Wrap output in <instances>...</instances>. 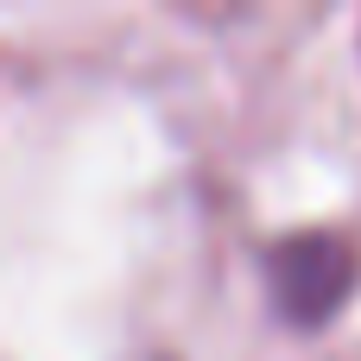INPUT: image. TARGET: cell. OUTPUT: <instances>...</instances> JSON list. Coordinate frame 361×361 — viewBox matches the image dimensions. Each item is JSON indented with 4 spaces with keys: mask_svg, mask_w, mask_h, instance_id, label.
Returning a JSON list of instances; mask_svg holds the SVG:
<instances>
[{
    "mask_svg": "<svg viewBox=\"0 0 361 361\" xmlns=\"http://www.w3.org/2000/svg\"><path fill=\"white\" fill-rule=\"evenodd\" d=\"M260 279H267V298L286 324L324 330L355 292V247L330 228H298V235L267 241Z\"/></svg>",
    "mask_w": 361,
    "mask_h": 361,
    "instance_id": "1",
    "label": "cell"
}]
</instances>
